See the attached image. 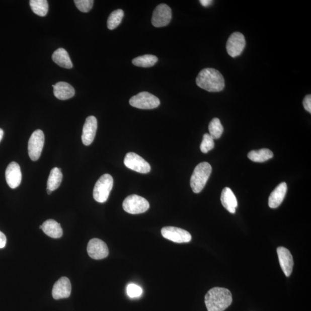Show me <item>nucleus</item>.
Returning <instances> with one entry per match:
<instances>
[{
    "instance_id": "nucleus-19",
    "label": "nucleus",
    "mask_w": 311,
    "mask_h": 311,
    "mask_svg": "<svg viewBox=\"0 0 311 311\" xmlns=\"http://www.w3.org/2000/svg\"><path fill=\"white\" fill-rule=\"evenodd\" d=\"M53 87L55 97L62 101L70 99L75 94L74 88L66 82H58Z\"/></svg>"
},
{
    "instance_id": "nucleus-13",
    "label": "nucleus",
    "mask_w": 311,
    "mask_h": 311,
    "mask_svg": "<svg viewBox=\"0 0 311 311\" xmlns=\"http://www.w3.org/2000/svg\"><path fill=\"white\" fill-rule=\"evenodd\" d=\"M98 128L97 118L94 116H90L86 119L83 129L82 136L84 145L89 146L94 140Z\"/></svg>"
},
{
    "instance_id": "nucleus-34",
    "label": "nucleus",
    "mask_w": 311,
    "mask_h": 311,
    "mask_svg": "<svg viewBox=\"0 0 311 311\" xmlns=\"http://www.w3.org/2000/svg\"><path fill=\"white\" fill-rule=\"evenodd\" d=\"M4 135V131L2 129H0V142L2 140Z\"/></svg>"
},
{
    "instance_id": "nucleus-17",
    "label": "nucleus",
    "mask_w": 311,
    "mask_h": 311,
    "mask_svg": "<svg viewBox=\"0 0 311 311\" xmlns=\"http://www.w3.org/2000/svg\"><path fill=\"white\" fill-rule=\"evenodd\" d=\"M287 191V185L282 182L271 193L269 198V206L270 208L276 209L280 206L285 198Z\"/></svg>"
},
{
    "instance_id": "nucleus-4",
    "label": "nucleus",
    "mask_w": 311,
    "mask_h": 311,
    "mask_svg": "<svg viewBox=\"0 0 311 311\" xmlns=\"http://www.w3.org/2000/svg\"><path fill=\"white\" fill-rule=\"evenodd\" d=\"M113 184L114 180L111 175L108 174L103 175L94 187L93 196L95 200L99 203L106 202L113 189Z\"/></svg>"
},
{
    "instance_id": "nucleus-32",
    "label": "nucleus",
    "mask_w": 311,
    "mask_h": 311,
    "mask_svg": "<svg viewBox=\"0 0 311 311\" xmlns=\"http://www.w3.org/2000/svg\"><path fill=\"white\" fill-rule=\"evenodd\" d=\"M7 244L6 235L0 231V249L5 248Z\"/></svg>"
},
{
    "instance_id": "nucleus-30",
    "label": "nucleus",
    "mask_w": 311,
    "mask_h": 311,
    "mask_svg": "<svg viewBox=\"0 0 311 311\" xmlns=\"http://www.w3.org/2000/svg\"><path fill=\"white\" fill-rule=\"evenodd\" d=\"M126 292L129 297L137 298L141 296L143 290L140 286L134 284H130L127 285Z\"/></svg>"
},
{
    "instance_id": "nucleus-6",
    "label": "nucleus",
    "mask_w": 311,
    "mask_h": 311,
    "mask_svg": "<svg viewBox=\"0 0 311 311\" xmlns=\"http://www.w3.org/2000/svg\"><path fill=\"white\" fill-rule=\"evenodd\" d=\"M122 205L125 212L132 214L144 213L149 208V203L145 198L135 194L126 197Z\"/></svg>"
},
{
    "instance_id": "nucleus-8",
    "label": "nucleus",
    "mask_w": 311,
    "mask_h": 311,
    "mask_svg": "<svg viewBox=\"0 0 311 311\" xmlns=\"http://www.w3.org/2000/svg\"><path fill=\"white\" fill-rule=\"evenodd\" d=\"M124 164L127 168L141 174L150 172L151 167L148 163L136 153H127L124 159Z\"/></svg>"
},
{
    "instance_id": "nucleus-11",
    "label": "nucleus",
    "mask_w": 311,
    "mask_h": 311,
    "mask_svg": "<svg viewBox=\"0 0 311 311\" xmlns=\"http://www.w3.org/2000/svg\"><path fill=\"white\" fill-rule=\"evenodd\" d=\"M161 232L163 237L175 243H189L191 240V235L189 232L177 227H164Z\"/></svg>"
},
{
    "instance_id": "nucleus-23",
    "label": "nucleus",
    "mask_w": 311,
    "mask_h": 311,
    "mask_svg": "<svg viewBox=\"0 0 311 311\" xmlns=\"http://www.w3.org/2000/svg\"><path fill=\"white\" fill-rule=\"evenodd\" d=\"M273 153L268 149H261L252 150L248 154V158L251 161L257 163H263L273 158Z\"/></svg>"
},
{
    "instance_id": "nucleus-25",
    "label": "nucleus",
    "mask_w": 311,
    "mask_h": 311,
    "mask_svg": "<svg viewBox=\"0 0 311 311\" xmlns=\"http://www.w3.org/2000/svg\"><path fill=\"white\" fill-rule=\"evenodd\" d=\"M158 61V58L155 55L146 54L135 58L132 63L135 66L142 67H149L154 66Z\"/></svg>"
},
{
    "instance_id": "nucleus-35",
    "label": "nucleus",
    "mask_w": 311,
    "mask_h": 311,
    "mask_svg": "<svg viewBox=\"0 0 311 311\" xmlns=\"http://www.w3.org/2000/svg\"><path fill=\"white\" fill-rule=\"evenodd\" d=\"M47 193L48 194L50 195L52 193V191H51L49 189H47Z\"/></svg>"
},
{
    "instance_id": "nucleus-33",
    "label": "nucleus",
    "mask_w": 311,
    "mask_h": 311,
    "mask_svg": "<svg viewBox=\"0 0 311 311\" xmlns=\"http://www.w3.org/2000/svg\"><path fill=\"white\" fill-rule=\"evenodd\" d=\"M199 2H200L202 6L207 7L212 5L213 1H211V0H201Z\"/></svg>"
},
{
    "instance_id": "nucleus-1",
    "label": "nucleus",
    "mask_w": 311,
    "mask_h": 311,
    "mask_svg": "<svg viewBox=\"0 0 311 311\" xmlns=\"http://www.w3.org/2000/svg\"><path fill=\"white\" fill-rule=\"evenodd\" d=\"M205 302L208 311H224L232 304V294L228 289L216 287L206 294Z\"/></svg>"
},
{
    "instance_id": "nucleus-14",
    "label": "nucleus",
    "mask_w": 311,
    "mask_h": 311,
    "mask_svg": "<svg viewBox=\"0 0 311 311\" xmlns=\"http://www.w3.org/2000/svg\"><path fill=\"white\" fill-rule=\"evenodd\" d=\"M6 178L7 184L11 189L17 188L21 185L22 175L18 163L14 162L10 163L6 171Z\"/></svg>"
},
{
    "instance_id": "nucleus-16",
    "label": "nucleus",
    "mask_w": 311,
    "mask_h": 311,
    "mask_svg": "<svg viewBox=\"0 0 311 311\" xmlns=\"http://www.w3.org/2000/svg\"><path fill=\"white\" fill-rule=\"evenodd\" d=\"M277 254L281 269L286 277L292 274L294 265L293 259L290 251L283 247H279Z\"/></svg>"
},
{
    "instance_id": "nucleus-21",
    "label": "nucleus",
    "mask_w": 311,
    "mask_h": 311,
    "mask_svg": "<svg viewBox=\"0 0 311 311\" xmlns=\"http://www.w3.org/2000/svg\"><path fill=\"white\" fill-rule=\"evenodd\" d=\"M52 59L56 64L64 68L70 69L73 67L68 53L63 48L55 50L52 55Z\"/></svg>"
},
{
    "instance_id": "nucleus-18",
    "label": "nucleus",
    "mask_w": 311,
    "mask_h": 311,
    "mask_svg": "<svg viewBox=\"0 0 311 311\" xmlns=\"http://www.w3.org/2000/svg\"><path fill=\"white\" fill-rule=\"evenodd\" d=\"M221 202L223 206L230 213L236 212L238 201L232 190L229 187H225L221 195Z\"/></svg>"
},
{
    "instance_id": "nucleus-31",
    "label": "nucleus",
    "mask_w": 311,
    "mask_h": 311,
    "mask_svg": "<svg viewBox=\"0 0 311 311\" xmlns=\"http://www.w3.org/2000/svg\"><path fill=\"white\" fill-rule=\"evenodd\" d=\"M303 106L306 111L308 113H311V96L310 95H306L303 100Z\"/></svg>"
},
{
    "instance_id": "nucleus-28",
    "label": "nucleus",
    "mask_w": 311,
    "mask_h": 311,
    "mask_svg": "<svg viewBox=\"0 0 311 311\" xmlns=\"http://www.w3.org/2000/svg\"><path fill=\"white\" fill-rule=\"evenodd\" d=\"M214 147V139L208 133L203 135L202 141L201 143L200 149L202 153H207Z\"/></svg>"
},
{
    "instance_id": "nucleus-29",
    "label": "nucleus",
    "mask_w": 311,
    "mask_h": 311,
    "mask_svg": "<svg viewBox=\"0 0 311 311\" xmlns=\"http://www.w3.org/2000/svg\"><path fill=\"white\" fill-rule=\"evenodd\" d=\"M75 6L82 13H89L94 5L93 0H75Z\"/></svg>"
},
{
    "instance_id": "nucleus-12",
    "label": "nucleus",
    "mask_w": 311,
    "mask_h": 311,
    "mask_svg": "<svg viewBox=\"0 0 311 311\" xmlns=\"http://www.w3.org/2000/svg\"><path fill=\"white\" fill-rule=\"evenodd\" d=\"M87 252L89 256L94 259H102L108 256V247L105 242L99 239H93L87 246Z\"/></svg>"
},
{
    "instance_id": "nucleus-9",
    "label": "nucleus",
    "mask_w": 311,
    "mask_h": 311,
    "mask_svg": "<svg viewBox=\"0 0 311 311\" xmlns=\"http://www.w3.org/2000/svg\"><path fill=\"white\" fill-rule=\"evenodd\" d=\"M246 46L245 36L236 32L231 34L226 43V49L230 57L233 58L239 56Z\"/></svg>"
},
{
    "instance_id": "nucleus-22",
    "label": "nucleus",
    "mask_w": 311,
    "mask_h": 311,
    "mask_svg": "<svg viewBox=\"0 0 311 311\" xmlns=\"http://www.w3.org/2000/svg\"><path fill=\"white\" fill-rule=\"evenodd\" d=\"M62 178L63 175L60 169L55 167L52 169L48 178L47 189L52 191L57 190L61 185Z\"/></svg>"
},
{
    "instance_id": "nucleus-24",
    "label": "nucleus",
    "mask_w": 311,
    "mask_h": 311,
    "mask_svg": "<svg viewBox=\"0 0 311 311\" xmlns=\"http://www.w3.org/2000/svg\"><path fill=\"white\" fill-rule=\"evenodd\" d=\"M30 5L33 13L39 17H45L49 10L46 0H31Z\"/></svg>"
},
{
    "instance_id": "nucleus-2",
    "label": "nucleus",
    "mask_w": 311,
    "mask_h": 311,
    "mask_svg": "<svg viewBox=\"0 0 311 311\" xmlns=\"http://www.w3.org/2000/svg\"><path fill=\"white\" fill-rule=\"evenodd\" d=\"M199 87L211 93L220 92L224 90L225 81L220 71L213 68L202 70L196 79Z\"/></svg>"
},
{
    "instance_id": "nucleus-5",
    "label": "nucleus",
    "mask_w": 311,
    "mask_h": 311,
    "mask_svg": "<svg viewBox=\"0 0 311 311\" xmlns=\"http://www.w3.org/2000/svg\"><path fill=\"white\" fill-rule=\"evenodd\" d=\"M129 103L135 108L150 110L157 108L160 105L161 101L156 96L147 92H141L131 98Z\"/></svg>"
},
{
    "instance_id": "nucleus-7",
    "label": "nucleus",
    "mask_w": 311,
    "mask_h": 311,
    "mask_svg": "<svg viewBox=\"0 0 311 311\" xmlns=\"http://www.w3.org/2000/svg\"><path fill=\"white\" fill-rule=\"evenodd\" d=\"M45 143V135L41 130L34 131L30 138L28 151L30 159L33 161L38 160L42 153Z\"/></svg>"
},
{
    "instance_id": "nucleus-20",
    "label": "nucleus",
    "mask_w": 311,
    "mask_h": 311,
    "mask_svg": "<svg viewBox=\"0 0 311 311\" xmlns=\"http://www.w3.org/2000/svg\"><path fill=\"white\" fill-rule=\"evenodd\" d=\"M40 228L47 236L54 239H58L62 237L63 230L60 224L54 220H47L43 223Z\"/></svg>"
},
{
    "instance_id": "nucleus-3",
    "label": "nucleus",
    "mask_w": 311,
    "mask_h": 311,
    "mask_svg": "<svg viewBox=\"0 0 311 311\" xmlns=\"http://www.w3.org/2000/svg\"><path fill=\"white\" fill-rule=\"evenodd\" d=\"M212 171V166L207 162L199 163L195 167L190 179V186L194 193H199L204 188Z\"/></svg>"
},
{
    "instance_id": "nucleus-27",
    "label": "nucleus",
    "mask_w": 311,
    "mask_h": 311,
    "mask_svg": "<svg viewBox=\"0 0 311 311\" xmlns=\"http://www.w3.org/2000/svg\"><path fill=\"white\" fill-rule=\"evenodd\" d=\"M209 134L214 139L220 138L224 131L221 123L217 118H215L210 121L209 125Z\"/></svg>"
},
{
    "instance_id": "nucleus-10",
    "label": "nucleus",
    "mask_w": 311,
    "mask_h": 311,
    "mask_svg": "<svg viewBox=\"0 0 311 311\" xmlns=\"http://www.w3.org/2000/svg\"><path fill=\"white\" fill-rule=\"evenodd\" d=\"M172 18V11L165 4L159 5L153 11L151 23L155 27H163L169 25Z\"/></svg>"
},
{
    "instance_id": "nucleus-15",
    "label": "nucleus",
    "mask_w": 311,
    "mask_h": 311,
    "mask_svg": "<svg viewBox=\"0 0 311 311\" xmlns=\"http://www.w3.org/2000/svg\"><path fill=\"white\" fill-rule=\"evenodd\" d=\"M71 290V283L68 278L63 277L55 283L52 296L55 300L65 298L70 296Z\"/></svg>"
},
{
    "instance_id": "nucleus-26",
    "label": "nucleus",
    "mask_w": 311,
    "mask_h": 311,
    "mask_svg": "<svg viewBox=\"0 0 311 311\" xmlns=\"http://www.w3.org/2000/svg\"><path fill=\"white\" fill-rule=\"evenodd\" d=\"M124 16V12L122 10H115L111 13L107 21V27L110 30H113L120 25Z\"/></svg>"
}]
</instances>
